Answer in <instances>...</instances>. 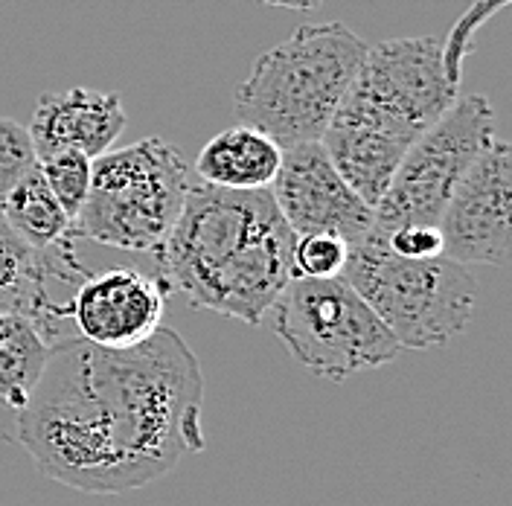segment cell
<instances>
[{"instance_id":"obj_2","label":"cell","mask_w":512,"mask_h":506,"mask_svg":"<svg viewBox=\"0 0 512 506\" xmlns=\"http://www.w3.org/2000/svg\"><path fill=\"white\" fill-rule=\"evenodd\" d=\"M501 9L507 0H478L446 38L408 35L367 47L358 76L320 137L332 166L364 204L376 210L411 146L460 99L475 35Z\"/></svg>"},{"instance_id":"obj_7","label":"cell","mask_w":512,"mask_h":506,"mask_svg":"<svg viewBox=\"0 0 512 506\" xmlns=\"http://www.w3.org/2000/svg\"><path fill=\"white\" fill-rule=\"evenodd\" d=\"M271 312L277 338L318 379L338 384L402 355L399 341L344 277L291 280Z\"/></svg>"},{"instance_id":"obj_9","label":"cell","mask_w":512,"mask_h":506,"mask_svg":"<svg viewBox=\"0 0 512 506\" xmlns=\"http://www.w3.org/2000/svg\"><path fill=\"white\" fill-rule=\"evenodd\" d=\"M512 149L507 140H492L472 169L463 175L440 219L443 256L460 265L507 268L510 233Z\"/></svg>"},{"instance_id":"obj_19","label":"cell","mask_w":512,"mask_h":506,"mask_svg":"<svg viewBox=\"0 0 512 506\" xmlns=\"http://www.w3.org/2000/svg\"><path fill=\"white\" fill-rule=\"evenodd\" d=\"M35 166L38 158L27 126L12 117H0V204L24 178H30Z\"/></svg>"},{"instance_id":"obj_21","label":"cell","mask_w":512,"mask_h":506,"mask_svg":"<svg viewBox=\"0 0 512 506\" xmlns=\"http://www.w3.org/2000/svg\"><path fill=\"white\" fill-rule=\"evenodd\" d=\"M256 3L277 6V9H291V12H312V9H318L320 3H326V0H256Z\"/></svg>"},{"instance_id":"obj_12","label":"cell","mask_w":512,"mask_h":506,"mask_svg":"<svg viewBox=\"0 0 512 506\" xmlns=\"http://www.w3.org/2000/svg\"><path fill=\"white\" fill-rule=\"evenodd\" d=\"M35 158L56 152H82L91 160L111 152L126 131L123 99L91 88H70L59 94H41L27 126Z\"/></svg>"},{"instance_id":"obj_20","label":"cell","mask_w":512,"mask_h":506,"mask_svg":"<svg viewBox=\"0 0 512 506\" xmlns=\"http://www.w3.org/2000/svg\"><path fill=\"white\" fill-rule=\"evenodd\" d=\"M384 245L402 259H437L443 256V236L437 224H408L382 236Z\"/></svg>"},{"instance_id":"obj_14","label":"cell","mask_w":512,"mask_h":506,"mask_svg":"<svg viewBox=\"0 0 512 506\" xmlns=\"http://www.w3.org/2000/svg\"><path fill=\"white\" fill-rule=\"evenodd\" d=\"M283 163V149L251 126H230L216 134L195 160L201 184L233 192L271 190Z\"/></svg>"},{"instance_id":"obj_6","label":"cell","mask_w":512,"mask_h":506,"mask_svg":"<svg viewBox=\"0 0 512 506\" xmlns=\"http://www.w3.org/2000/svg\"><path fill=\"white\" fill-rule=\"evenodd\" d=\"M341 277L402 349L448 344L466 329L478 303V283L466 265L448 256L402 259L376 233L352 245Z\"/></svg>"},{"instance_id":"obj_11","label":"cell","mask_w":512,"mask_h":506,"mask_svg":"<svg viewBox=\"0 0 512 506\" xmlns=\"http://www.w3.org/2000/svg\"><path fill=\"white\" fill-rule=\"evenodd\" d=\"M166 291L158 280L134 268L88 274L62 306L79 338L99 349H131L149 341L163 326Z\"/></svg>"},{"instance_id":"obj_13","label":"cell","mask_w":512,"mask_h":506,"mask_svg":"<svg viewBox=\"0 0 512 506\" xmlns=\"http://www.w3.org/2000/svg\"><path fill=\"white\" fill-rule=\"evenodd\" d=\"M85 277L88 271L76 262L73 245L32 251L0 216V315L32 317L50 329L62 317V306L47 294L50 280L79 285Z\"/></svg>"},{"instance_id":"obj_18","label":"cell","mask_w":512,"mask_h":506,"mask_svg":"<svg viewBox=\"0 0 512 506\" xmlns=\"http://www.w3.org/2000/svg\"><path fill=\"white\" fill-rule=\"evenodd\" d=\"M350 245L329 233L297 236L291 251V280H335L347 268Z\"/></svg>"},{"instance_id":"obj_10","label":"cell","mask_w":512,"mask_h":506,"mask_svg":"<svg viewBox=\"0 0 512 506\" xmlns=\"http://www.w3.org/2000/svg\"><path fill=\"white\" fill-rule=\"evenodd\" d=\"M271 198L294 239L329 233L352 248L364 242L376 224L373 207L350 190L320 143L283 149V163L271 184Z\"/></svg>"},{"instance_id":"obj_8","label":"cell","mask_w":512,"mask_h":506,"mask_svg":"<svg viewBox=\"0 0 512 506\" xmlns=\"http://www.w3.org/2000/svg\"><path fill=\"white\" fill-rule=\"evenodd\" d=\"M492 140V102L480 94L457 99L399 163L382 201L373 210V233L387 236L390 230L408 224H440L457 184L492 146Z\"/></svg>"},{"instance_id":"obj_5","label":"cell","mask_w":512,"mask_h":506,"mask_svg":"<svg viewBox=\"0 0 512 506\" xmlns=\"http://www.w3.org/2000/svg\"><path fill=\"white\" fill-rule=\"evenodd\" d=\"M190 187L187 160L160 137L105 152L91 163V190L70 236L155 253L178 222Z\"/></svg>"},{"instance_id":"obj_3","label":"cell","mask_w":512,"mask_h":506,"mask_svg":"<svg viewBox=\"0 0 512 506\" xmlns=\"http://www.w3.org/2000/svg\"><path fill=\"white\" fill-rule=\"evenodd\" d=\"M294 233L271 190L233 192L192 184L158 256L163 291L195 309L259 326L291 283Z\"/></svg>"},{"instance_id":"obj_1","label":"cell","mask_w":512,"mask_h":506,"mask_svg":"<svg viewBox=\"0 0 512 506\" xmlns=\"http://www.w3.org/2000/svg\"><path fill=\"white\" fill-rule=\"evenodd\" d=\"M204 373L169 326L131 349L82 338L50 347L30 402L15 411L18 443L38 472L85 495H123L204 451Z\"/></svg>"},{"instance_id":"obj_17","label":"cell","mask_w":512,"mask_h":506,"mask_svg":"<svg viewBox=\"0 0 512 506\" xmlns=\"http://www.w3.org/2000/svg\"><path fill=\"white\" fill-rule=\"evenodd\" d=\"M91 163L94 160L82 152H56L47 158H38V175L47 184L50 195L59 201L64 216L70 222H76L88 190H91Z\"/></svg>"},{"instance_id":"obj_4","label":"cell","mask_w":512,"mask_h":506,"mask_svg":"<svg viewBox=\"0 0 512 506\" xmlns=\"http://www.w3.org/2000/svg\"><path fill=\"white\" fill-rule=\"evenodd\" d=\"M367 41L341 21L306 24L265 50L236 88L242 126L268 134L280 149L320 143L367 56Z\"/></svg>"},{"instance_id":"obj_16","label":"cell","mask_w":512,"mask_h":506,"mask_svg":"<svg viewBox=\"0 0 512 506\" xmlns=\"http://www.w3.org/2000/svg\"><path fill=\"white\" fill-rule=\"evenodd\" d=\"M0 216L32 251H53L62 245H73V222L64 216L59 201L41 181L38 166L30 178H24L9 192V198L0 204Z\"/></svg>"},{"instance_id":"obj_15","label":"cell","mask_w":512,"mask_h":506,"mask_svg":"<svg viewBox=\"0 0 512 506\" xmlns=\"http://www.w3.org/2000/svg\"><path fill=\"white\" fill-rule=\"evenodd\" d=\"M47 329L24 315H0V402L21 411L50 358Z\"/></svg>"}]
</instances>
